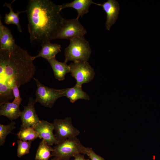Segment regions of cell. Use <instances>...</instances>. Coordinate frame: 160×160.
Returning <instances> with one entry per match:
<instances>
[{
  "mask_svg": "<svg viewBox=\"0 0 160 160\" xmlns=\"http://www.w3.org/2000/svg\"><path fill=\"white\" fill-rule=\"evenodd\" d=\"M32 56L18 46L11 52L0 49V104L14 98L12 88L30 82L36 71Z\"/></svg>",
  "mask_w": 160,
  "mask_h": 160,
  "instance_id": "cell-1",
  "label": "cell"
},
{
  "mask_svg": "<svg viewBox=\"0 0 160 160\" xmlns=\"http://www.w3.org/2000/svg\"><path fill=\"white\" fill-rule=\"evenodd\" d=\"M25 11L31 42L41 44L55 39L64 19L59 5L50 0H30Z\"/></svg>",
  "mask_w": 160,
  "mask_h": 160,
  "instance_id": "cell-2",
  "label": "cell"
},
{
  "mask_svg": "<svg viewBox=\"0 0 160 160\" xmlns=\"http://www.w3.org/2000/svg\"><path fill=\"white\" fill-rule=\"evenodd\" d=\"M70 43L65 49L64 62L69 61H88L92 53L88 41L84 36L78 37L70 40Z\"/></svg>",
  "mask_w": 160,
  "mask_h": 160,
  "instance_id": "cell-3",
  "label": "cell"
},
{
  "mask_svg": "<svg viewBox=\"0 0 160 160\" xmlns=\"http://www.w3.org/2000/svg\"><path fill=\"white\" fill-rule=\"evenodd\" d=\"M53 148L52 156L60 160H69L79 154H88V147H84L77 137L59 142Z\"/></svg>",
  "mask_w": 160,
  "mask_h": 160,
  "instance_id": "cell-4",
  "label": "cell"
},
{
  "mask_svg": "<svg viewBox=\"0 0 160 160\" xmlns=\"http://www.w3.org/2000/svg\"><path fill=\"white\" fill-rule=\"evenodd\" d=\"M37 86L36 91V102L46 107L51 108L56 100L64 96L62 89H56L46 86L36 79L33 78Z\"/></svg>",
  "mask_w": 160,
  "mask_h": 160,
  "instance_id": "cell-5",
  "label": "cell"
},
{
  "mask_svg": "<svg viewBox=\"0 0 160 160\" xmlns=\"http://www.w3.org/2000/svg\"><path fill=\"white\" fill-rule=\"evenodd\" d=\"M87 33L86 29L78 19L64 18L55 39L70 40L74 38L84 36Z\"/></svg>",
  "mask_w": 160,
  "mask_h": 160,
  "instance_id": "cell-6",
  "label": "cell"
},
{
  "mask_svg": "<svg viewBox=\"0 0 160 160\" xmlns=\"http://www.w3.org/2000/svg\"><path fill=\"white\" fill-rule=\"evenodd\" d=\"M69 66L72 77L76 80V84L82 87L83 84L91 81L94 78L95 72L88 61H76L71 63Z\"/></svg>",
  "mask_w": 160,
  "mask_h": 160,
  "instance_id": "cell-7",
  "label": "cell"
},
{
  "mask_svg": "<svg viewBox=\"0 0 160 160\" xmlns=\"http://www.w3.org/2000/svg\"><path fill=\"white\" fill-rule=\"evenodd\" d=\"M52 123L55 132V135L58 142L77 137L80 133L79 130L73 126L70 117L63 119H55Z\"/></svg>",
  "mask_w": 160,
  "mask_h": 160,
  "instance_id": "cell-8",
  "label": "cell"
},
{
  "mask_svg": "<svg viewBox=\"0 0 160 160\" xmlns=\"http://www.w3.org/2000/svg\"><path fill=\"white\" fill-rule=\"evenodd\" d=\"M36 102L35 99L30 97L28 105L24 106V110L21 111L20 116L22 121L20 129L29 127L34 128L40 121L35 108Z\"/></svg>",
  "mask_w": 160,
  "mask_h": 160,
  "instance_id": "cell-9",
  "label": "cell"
},
{
  "mask_svg": "<svg viewBox=\"0 0 160 160\" xmlns=\"http://www.w3.org/2000/svg\"><path fill=\"white\" fill-rule=\"evenodd\" d=\"M38 134L39 138L45 140L48 145L57 144L58 141L53 133L54 130L53 123L45 120H40L33 128Z\"/></svg>",
  "mask_w": 160,
  "mask_h": 160,
  "instance_id": "cell-10",
  "label": "cell"
},
{
  "mask_svg": "<svg viewBox=\"0 0 160 160\" xmlns=\"http://www.w3.org/2000/svg\"><path fill=\"white\" fill-rule=\"evenodd\" d=\"M94 4L101 6L106 13L105 27L108 30H110L118 17L120 8L118 2L115 0H108L103 4L95 3Z\"/></svg>",
  "mask_w": 160,
  "mask_h": 160,
  "instance_id": "cell-11",
  "label": "cell"
},
{
  "mask_svg": "<svg viewBox=\"0 0 160 160\" xmlns=\"http://www.w3.org/2000/svg\"><path fill=\"white\" fill-rule=\"evenodd\" d=\"M17 45L10 30L3 25L0 20V49L11 52Z\"/></svg>",
  "mask_w": 160,
  "mask_h": 160,
  "instance_id": "cell-12",
  "label": "cell"
},
{
  "mask_svg": "<svg viewBox=\"0 0 160 160\" xmlns=\"http://www.w3.org/2000/svg\"><path fill=\"white\" fill-rule=\"evenodd\" d=\"M41 48L39 51L38 54L32 56L34 60L39 57H42L47 60L55 58L56 55L61 51V46L56 43H52L50 41H48L41 44Z\"/></svg>",
  "mask_w": 160,
  "mask_h": 160,
  "instance_id": "cell-13",
  "label": "cell"
},
{
  "mask_svg": "<svg viewBox=\"0 0 160 160\" xmlns=\"http://www.w3.org/2000/svg\"><path fill=\"white\" fill-rule=\"evenodd\" d=\"M92 0H74L70 3H68L59 5L61 10L68 7H72L76 9L78 13L76 19L79 20L80 17H82L85 14L89 11V8L92 4H94Z\"/></svg>",
  "mask_w": 160,
  "mask_h": 160,
  "instance_id": "cell-14",
  "label": "cell"
},
{
  "mask_svg": "<svg viewBox=\"0 0 160 160\" xmlns=\"http://www.w3.org/2000/svg\"><path fill=\"white\" fill-rule=\"evenodd\" d=\"M47 61L52 68L55 78L59 81L64 80L65 75L70 72L69 65L64 61L63 62L59 61L55 58Z\"/></svg>",
  "mask_w": 160,
  "mask_h": 160,
  "instance_id": "cell-15",
  "label": "cell"
},
{
  "mask_svg": "<svg viewBox=\"0 0 160 160\" xmlns=\"http://www.w3.org/2000/svg\"><path fill=\"white\" fill-rule=\"evenodd\" d=\"M64 96L68 98L70 102L72 103L79 99L89 100V96L82 89V87L76 84L71 88L63 89Z\"/></svg>",
  "mask_w": 160,
  "mask_h": 160,
  "instance_id": "cell-16",
  "label": "cell"
},
{
  "mask_svg": "<svg viewBox=\"0 0 160 160\" xmlns=\"http://www.w3.org/2000/svg\"><path fill=\"white\" fill-rule=\"evenodd\" d=\"M19 105L13 102L0 105V115L6 116L12 121L16 119L20 116L21 112Z\"/></svg>",
  "mask_w": 160,
  "mask_h": 160,
  "instance_id": "cell-17",
  "label": "cell"
},
{
  "mask_svg": "<svg viewBox=\"0 0 160 160\" xmlns=\"http://www.w3.org/2000/svg\"><path fill=\"white\" fill-rule=\"evenodd\" d=\"M15 0H13L10 3H5L4 6L9 8L10 12L9 13L6 14L4 17L5 23L8 25L12 24L16 25L18 30L20 32H22L21 27L20 24L19 15L21 13L25 12V11H17L15 12L12 7V4Z\"/></svg>",
  "mask_w": 160,
  "mask_h": 160,
  "instance_id": "cell-18",
  "label": "cell"
},
{
  "mask_svg": "<svg viewBox=\"0 0 160 160\" xmlns=\"http://www.w3.org/2000/svg\"><path fill=\"white\" fill-rule=\"evenodd\" d=\"M53 150V148L48 145L45 140L42 139L37 150L35 160H49L52 156L51 153Z\"/></svg>",
  "mask_w": 160,
  "mask_h": 160,
  "instance_id": "cell-19",
  "label": "cell"
},
{
  "mask_svg": "<svg viewBox=\"0 0 160 160\" xmlns=\"http://www.w3.org/2000/svg\"><path fill=\"white\" fill-rule=\"evenodd\" d=\"M17 135L19 140L26 141H32L39 138L37 132L31 127L20 129Z\"/></svg>",
  "mask_w": 160,
  "mask_h": 160,
  "instance_id": "cell-20",
  "label": "cell"
},
{
  "mask_svg": "<svg viewBox=\"0 0 160 160\" xmlns=\"http://www.w3.org/2000/svg\"><path fill=\"white\" fill-rule=\"evenodd\" d=\"M15 123L12 121L9 124L4 125L0 124V145H3L7 136L15 128Z\"/></svg>",
  "mask_w": 160,
  "mask_h": 160,
  "instance_id": "cell-21",
  "label": "cell"
},
{
  "mask_svg": "<svg viewBox=\"0 0 160 160\" xmlns=\"http://www.w3.org/2000/svg\"><path fill=\"white\" fill-rule=\"evenodd\" d=\"M17 154L18 157L20 158L29 153L32 141L19 140L17 141Z\"/></svg>",
  "mask_w": 160,
  "mask_h": 160,
  "instance_id": "cell-22",
  "label": "cell"
},
{
  "mask_svg": "<svg viewBox=\"0 0 160 160\" xmlns=\"http://www.w3.org/2000/svg\"><path fill=\"white\" fill-rule=\"evenodd\" d=\"M12 90L14 97L13 102L20 105L22 99L20 97L18 87L15 84H14L12 88Z\"/></svg>",
  "mask_w": 160,
  "mask_h": 160,
  "instance_id": "cell-23",
  "label": "cell"
},
{
  "mask_svg": "<svg viewBox=\"0 0 160 160\" xmlns=\"http://www.w3.org/2000/svg\"><path fill=\"white\" fill-rule=\"evenodd\" d=\"M88 150L87 156L91 160H105L103 158L96 154L92 148L88 147Z\"/></svg>",
  "mask_w": 160,
  "mask_h": 160,
  "instance_id": "cell-24",
  "label": "cell"
},
{
  "mask_svg": "<svg viewBox=\"0 0 160 160\" xmlns=\"http://www.w3.org/2000/svg\"><path fill=\"white\" fill-rule=\"evenodd\" d=\"M74 160H90L89 159H86L85 158L84 155L81 154L76 155L74 157Z\"/></svg>",
  "mask_w": 160,
  "mask_h": 160,
  "instance_id": "cell-25",
  "label": "cell"
},
{
  "mask_svg": "<svg viewBox=\"0 0 160 160\" xmlns=\"http://www.w3.org/2000/svg\"><path fill=\"white\" fill-rule=\"evenodd\" d=\"M51 160H60L58 159H57L55 157L54 158L52 159Z\"/></svg>",
  "mask_w": 160,
  "mask_h": 160,
  "instance_id": "cell-26",
  "label": "cell"
}]
</instances>
